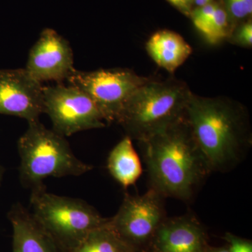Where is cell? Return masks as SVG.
Segmentation results:
<instances>
[{"label":"cell","mask_w":252,"mask_h":252,"mask_svg":"<svg viewBox=\"0 0 252 252\" xmlns=\"http://www.w3.org/2000/svg\"><path fill=\"white\" fill-rule=\"evenodd\" d=\"M139 143L149 188L165 198L190 201L212 173L185 117Z\"/></svg>","instance_id":"cell-1"},{"label":"cell","mask_w":252,"mask_h":252,"mask_svg":"<svg viewBox=\"0 0 252 252\" xmlns=\"http://www.w3.org/2000/svg\"><path fill=\"white\" fill-rule=\"evenodd\" d=\"M185 119L212 172L231 171L243 161L252 145L250 119L243 105L192 93Z\"/></svg>","instance_id":"cell-2"},{"label":"cell","mask_w":252,"mask_h":252,"mask_svg":"<svg viewBox=\"0 0 252 252\" xmlns=\"http://www.w3.org/2000/svg\"><path fill=\"white\" fill-rule=\"evenodd\" d=\"M191 94L182 81L152 78L127 99L116 123L142 142L183 119Z\"/></svg>","instance_id":"cell-3"},{"label":"cell","mask_w":252,"mask_h":252,"mask_svg":"<svg viewBox=\"0 0 252 252\" xmlns=\"http://www.w3.org/2000/svg\"><path fill=\"white\" fill-rule=\"evenodd\" d=\"M18 152L20 182L31 192L46 188L44 181L49 177H78L93 170L74 155L65 137L39 120L28 123L18 141Z\"/></svg>","instance_id":"cell-4"},{"label":"cell","mask_w":252,"mask_h":252,"mask_svg":"<svg viewBox=\"0 0 252 252\" xmlns=\"http://www.w3.org/2000/svg\"><path fill=\"white\" fill-rule=\"evenodd\" d=\"M31 205L36 220L65 252L109 220L87 202L49 193L46 187L31 192Z\"/></svg>","instance_id":"cell-5"},{"label":"cell","mask_w":252,"mask_h":252,"mask_svg":"<svg viewBox=\"0 0 252 252\" xmlns=\"http://www.w3.org/2000/svg\"><path fill=\"white\" fill-rule=\"evenodd\" d=\"M152 78L124 68L83 72L74 68L67 77L69 85L85 93L99 109L106 124L117 122L124 104Z\"/></svg>","instance_id":"cell-6"},{"label":"cell","mask_w":252,"mask_h":252,"mask_svg":"<svg viewBox=\"0 0 252 252\" xmlns=\"http://www.w3.org/2000/svg\"><path fill=\"white\" fill-rule=\"evenodd\" d=\"M164 199L151 188L143 195L126 193L119 211L109 218L108 225L136 251H146L167 218Z\"/></svg>","instance_id":"cell-7"},{"label":"cell","mask_w":252,"mask_h":252,"mask_svg":"<svg viewBox=\"0 0 252 252\" xmlns=\"http://www.w3.org/2000/svg\"><path fill=\"white\" fill-rule=\"evenodd\" d=\"M43 108L52 122L53 130L63 137L106 126L94 101L75 86H43Z\"/></svg>","instance_id":"cell-8"},{"label":"cell","mask_w":252,"mask_h":252,"mask_svg":"<svg viewBox=\"0 0 252 252\" xmlns=\"http://www.w3.org/2000/svg\"><path fill=\"white\" fill-rule=\"evenodd\" d=\"M74 55L67 39L51 28L41 32L30 51L26 72L37 82L62 84L72 72Z\"/></svg>","instance_id":"cell-9"},{"label":"cell","mask_w":252,"mask_h":252,"mask_svg":"<svg viewBox=\"0 0 252 252\" xmlns=\"http://www.w3.org/2000/svg\"><path fill=\"white\" fill-rule=\"evenodd\" d=\"M44 113L43 86L24 69H0V114L39 120Z\"/></svg>","instance_id":"cell-10"},{"label":"cell","mask_w":252,"mask_h":252,"mask_svg":"<svg viewBox=\"0 0 252 252\" xmlns=\"http://www.w3.org/2000/svg\"><path fill=\"white\" fill-rule=\"evenodd\" d=\"M208 235L193 215L167 217L158 228L148 250L153 252H205Z\"/></svg>","instance_id":"cell-11"},{"label":"cell","mask_w":252,"mask_h":252,"mask_svg":"<svg viewBox=\"0 0 252 252\" xmlns=\"http://www.w3.org/2000/svg\"><path fill=\"white\" fill-rule=\"evenodd\" d=\"M7 217L13 229L12 252H65L19 202L12 205Z\"/></svg>","instance_id":"cell-12"},{"label":"cell","mask_w":252,"mask_h":252,"mask_svg":"<svg viewBox=\"0 0 252 252\" xmlns=\"http://www.w3.org/2000/svg\"><path fill=\"white\" fill-rule=\"evenodd\" d=\"M158 66L173 74L192 54L191 46L178 33L163 30L154 33L146 45Z\"/></svg>","instance_id":"cell-13"},{"label":"cell","mask_w":252,"mask_h":252,"mask_svg":"<svg viewBox=\"0 0 252 252\" xmlns=\"http://www.w3.org/2000/svg\"><path fill=\"white\" fill-rule=\"evenodd\" d=\"M132 140L126 135L112 149L107 158L109 174L124 189L135 185L142 173L140 159Z\"/></svg>","instance_id":"cell-14"},{"label":"cell","mask_w":252,"mask_h":252,"mask_svg":"<svg viewBox=\"0 0 252 252\" xmlns=\"http://www.w3.org/2000/svg\"><path fill=\"white\" fill-rule=\"evenodd\" d=\"M108 221L91 231L69 252H138L111 228Z\"/></svg>","instance_id":"cell-15"},{"label":"cell","mask_w":252,"mask_h":252,"mask_svg":"<svg viewBox=\"0 0 252 252\" xmlns=\"http://www.w3.org/2000/svg\"><path fill=\"white\" fill-rule=\"evenodd\" d=\"M210 44H219L228 39L231 33L229 17L226 10L218 5L210 21L200 32Z\"/></svg>","instance_id":"cell-16"},{"label":"cell","mask_w":252,"mask_h":252,"mask_svg":"<svg viewBox=\"0 0 252 252\" xmlns=\"http://www.w3.org/2000/svg\"><path fill=\"white\" fill-rule=\"evenodd\" d=\"M217 6L218 4L216 3L211 2L192 10L190 16L192 18L194 26L198 30V31L201 32L204 27L206 26L212 15L215 13Z\"/></svg>","instance_id":"cell-17"},{"label":"cell","mask_w":252,"mask_h":252,"mask_svg":"<svg viewBox=\"0 0 252 252\" xmlns=\"http://www.w3.org/2000/svg\"><path fill=\"white\" fill-rule=\"evenodd\" d=\"M228 39L233 44L250 48L252 46V21L243 23L233 33H231Z\"/></svg>","instance_id":"cell-18"},{"label":"cell","mask_w":252,"mask_h":252,"mask_svg":"<svg viewBox=\"0 0 252 252\" xmlns=\"http://www.w3.org/2000/svg\"><path fill=\"white\" fill-rule=\"evenodd\" d=\"M223 238L228 243L226 246L229 252H252L251 240L240 238L231 233H225Z\"/></svg>","instance_id":"cell-19"},{"label":"cell","mask_w":252,"mask_h":252,"mask_svg":"<svg viewBox=\"0 0 252 252\" xmlns=\"http://www.w3.org/2000/svg\"><path fill=\"white\" fill-rule=\"evenodd\" d=\"M228 17L233 19H243L250 16L243 0H224Z\"/></svg>","instance_id":"cell-20"},{"label":"cell","mask_w":252,"mask_h":252,"mask_svg":"<svg viewBox=\"0 0 252 252\" xmlns=\"http://www.w3.org/2000/svg\"><path fill=\"white\" fill-rule=\"evenodd\" d=\"M182 14L190 16L193 10V0H167Z\"/></svg>","instance_id":"cell-21"},{"label":"cell","mask_w":252,"mask_h":252,"mask_svg":"<svg viewBox=\"0 0 252 252\" xmlns=\"http://www.w3.org/2000/svg\"><path fill=\"white\" fill-rule=\"evenodd\" d=\"M205 252H229V251L227 246L219 247V248L209 246Z\"/></svg>","instance_id":"cell-22"},{"label":"cell","mask_w":252,"mask_h":252,"mask_svg":"<svg viewBox=\"0 0 252 252\" xmlns=\"http://www.w3.org/2000/svg\"><path fill=\"white\" fill-rule=\"evenodd\" d=\"M212 1L213 0H193V4H195L199 7V6H203L210 4V3L212 2Z\"/></svg>","instance_id":"cell-23"},{"label":"cell","mask_w":252,"mask_h":252,"mask_svg":"<svg viewBox=\"0 0 252 252\" xmlns=\"http://www.w3.org/2000/svg\"><path fill=\"white\" fill-rule=\"evenodd\" d=\"M245 7L248 10L249 14H252V0H243Z\"/></svg>","instance_id":"cell-24"},{"label":"cell","mask_w":252,"mask_h":252,"mask_svg":"<svg viewBox=\"0 0 252 252\" xmlns=\"http://www.w3.org/2000/svg\"><path fill=\"white\" fill-rule=\"evenodd\" d=\"M4 167L0 165V187L1 185V182L3 180V176H4Z\"/></svg>","instance_id":"cell-25"},{"label":"cell","mask_w":252,"mask_h":252,"mask_svg":"<svg viewBox=\"0 0 252 252\" xmlns=\"http://www.w3.org/2000/svg\"><path fill=\"white\" fill-rule=\"evenodd\" d=\"M142 252H153L152 251H150V250H146V251Z\"/></svg>","instance_id":"cell-26"}]
</instances>
